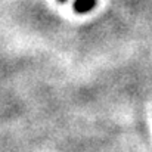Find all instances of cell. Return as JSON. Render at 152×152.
I'll return each mask as SVG.
<instances>
[{
    "label": "cell",
    "mask_w": 152,
    "mask_h": 152,
    "mask_svg": "<svg viewBox=\"0 0 152 152\" xmlns=\"http://www.w3.org/2000/svg\"><path fill=\"white\" fill-rule=\"evenodd\" d=\"M96 4V0H74V10L77 13H86L92 10Z\"/></svg>",
    "instance_id": "1"
},
{
    "label": "cell",
    "mask_w": 152,
    "mask_h": 152,
    "mask_svg": "<svg viewBox=\"0 0 152 152\" xmlns=\"http://www.w3.org/2000/svg\"><path fill=\"white\" fill-rule=\"evenodd\" d=\"M58 1H61V3H64V1H66V0H58Z\"/></svg>",
    "instance_id": "2"
}]
</instances>
